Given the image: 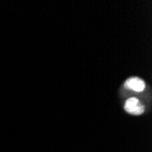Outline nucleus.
<instances>
[{
  "label": "nucleus",
  "instance_id": "1",
  "mask_svg": "<svg viewBox=\"0 0 152 152\" xmlns=\"http://www.w3.org/2000/svg\"><path fill=\"white\" fill-rule=\"evenodd\" d=\"M124 108L129 114L139 116L143 114L144 112V107L141 105L140 100L136 98H129L126 100L125 105H124Z\"/></svg>",
  "mask_w": 152,
  "mask_h": 152
},
{
  "label": "nucleus",
  "instance_id": "2",
  "mask_svg": "<svg viewBox=\"0 0 152 152\" xmlns=\"http://www.w3.org/2000/svg\"><path fill=\"white\" fill-rule=\"evenodd\" d=\"M125 87L136 92H142L146 88V84L141 78L134 77H129V79L126 80Z\"/></svg>",
  "mask_w": 152,
  "mask_h": 152
}]
</instances>
